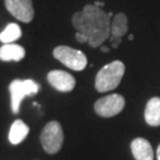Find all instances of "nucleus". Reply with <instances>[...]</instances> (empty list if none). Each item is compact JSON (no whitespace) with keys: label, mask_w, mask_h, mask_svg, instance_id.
Returning a JSON list of instances; mask_svg holds the SVG:
<instances>
[{"label":"nucleus","mask_w":160,"mask_h":160,"mask_svg":"<svg viewBox=\"0 0 160 160\" xmlns=\"http://www.w3.org/2000/svg\"><path fill=\"white\" fill-rule=\"evenodd\" d=\"M94 5H96L97 7H101L102 8V6H104V2H102V1H96Z\"/></svg>","instance_id":"nucleus-16"},{"label":"nucleus","mask_w":160,"mask_h":160,"mask_svg":"<svg viewBox=\"0 0 160 160\" xmlns=\"http://www.w3.org/2000/svg\"><path fill=\"white\" fill-rule=\"evenodd\" d=\"M5 6L16 19L23 23L32 22L34 17L32 0H5Z\"/></svg>","instance_id":"nucleus-7"},{"label":"nucleus","mask_w":160,"mask_h":160,"mask_svg":"<svg viewBox=\"0 0 160 160\" xmlns=\"http://www.w3.org/2000/svg\"><path fill=\"white\" fill-rule=\"evenodd\" d=\"M145 120L152 127L160 126V97H152L146 104Z\"/></svg>","instance_id":"nucleus-12"},{"label":"nucleus","mask_w":160,"mask_h":160,"mask_svg":"<svg viewBox=\"0 0 160 160\" xmlns=\"http://www.w3.org/2000/svg\"><path fill=\"white\" fill-rule=\"evenodd\" d=\"M22 37V29L18 24H8L5 30L0 33V40L4 44H11L14 40L19 39Z\"/></svg>","instance_id":"nucleus-14"},{"label":"nucleus","mask_w":160,"mask_h":160,"mask_svg":"<svg viewBox=\"0 0 160 160\" xmlns=\"http://www.w3.org/2000/svg\"><path fill=\"white\" fill-rule=\"evenodd\" d=\"M64 140L63 129L57 121H51L46 125L40 133V142L46 153L55 154L62 148Z\"/></svg>","instance_id":"nucleus-4"},{"label":"nucleus","mask_w":160,"mask_h":160,"mask_svg":"<svg viewBox=\"0 0 160 160\" xmlns=\"http://www.w3.org/2000/svg\"><path fill=\"white\" fill-rule=\"evenodd\" d=\"M110 16L96 5H86L72 16V25L77 32L88 38L92 48L101 46L110 36Z\"/></svg>","instance_id":"nucleus-1"},{"label":"nucleus","mask_w":160,"mask_h":160,"mask_svg":"<svg viewBox=\"0 0 160 160\" xmlns=\"http://www.w3.org/2000/svg\"><path fill=\"white\" fill-rule=\"evenodd\" d=\"M48 82L52 88L62 92H71L76 86V80L72 75L62 70H52L48 74Z\"/></svg>","instance_id":"nucleus-8"},{"label":"nucleus","mask_w":160,"mask_h":160,"mask_svg":"<svg viewBox=\"0 0 160 160\" xmlns=\"http://www.w3.org/2000/svg\"><path fill=\"white\" fill-rule=\"evenodd\" d=\"M157 158H158V160H160V145L158 146V149H157Z\"/></svg>","instance_id":"nucleus-17"},{"label":"nucleus","mask_w":160,"mask_h":160,"mask_svg":"<svg viewBox=\"0 0 160 160\" xmlns=\"http://www.w3.org/2000/svg\"><path fill=\"white\" fill-rule=\"evenodd\" d=\"M125 64L121 61H114L104 65L95 77V88L98 92H110L120 84L125 75Z\"/></svg>","instance_id":"nucleus-2"},{"label":"nucleus","mask_w":160,"mask_h":160,"mask_svg":"<svg viewBox=\"0 0 160 160\" xmlns=\"http://www.w3.org/2000/svg\"><path fill=\"white\" fill-rule=\"evenodd\" d=\"M29 126L22 120H16L11 126L8 133V140L12 145H18L25 140L29 134Z\"/></svg>","instance_id":"nucleus-13"},{"label":"nucleus","mask_w":160,"mask_h":160,"mask_svg":"<svg viewBox=\"0 0 160 160\" xmlns=\"http://www.w3.org/2000/svg\"><path fill=\"white\" fill-rule=\"evenodd\" d=\"M53 56L61 63H63L69 69H72L75 71H81L86 69L88 59L87 56L77 49H72L70 46H57L53 50Z\"/></svg>","instance_id":"nucleus-5"},{"label":"nucleus","mask_w":160,"mask_h":160,"mask_svg":"<svg viewBox=\"0 0 160 160\" xmlns=\"http://www.w3.org/2000/svg\"><path fill=\"white\" fill-rule=\"evenodd\" d=\"M101 51H102V52H108L109 49L107 48V46H102V48H101Z\"/></svg>","instance_id":"nucleus-18"},{"label":"nucleus","mask_w":160,"mask_h":160,"mask_svg":"<svg viewBox=\"0 0 160 160\" xmlns=\"http://www.w3.org/2000/svg\"><path fill=\"white\" fill-rule=\"evenodd\" d=\"M132 153L134 155L135 160H153V148L151 143L143 139V138H137L131 143Z\"/></svg>","instance_id":"nucleus-9"},{"label":"nucleus","mask_w":160,"mask_h":160,"mask_svg":"<svg viewBox=\"0 0 160 160\" xmlns=\"http://www.w3.org/2000/svg\"><path fill=\"white\" fill-rule=\"evenodd\" d=\"M11 94V108L13 114H18L20 103L29 95H33L39 92V84L33 80H14L8 87Z\"/></svg>","instance_id":"nucleus-3"},{"label":"nucleus","mask_w":160,"mask_h":160,"mask_svg":"<svg viewBox=\"0 0 160 160\" xmlns=\"http://www.w3.org/2000/svg\"><path fill=\"white\" fill-rule=\"evenodd\" d=\"M128 39L133 40V39H134V36H133V34H129V36H128Z\"/></svg>","instance_id":"nucleus-19"},{"label":"nucleus","mask_w":160,"mask_h":160,"mask_svg":"<svg viewBox=\"0 0 160 160\" xmlns=\"http://www.w3.org/2000/svg\"><path fill=\"white\" fill-rule=\"evenodd\" d=\"M76 39H77V42H80V43H88V38H87L84 34L80 33V32L76 33Z\"/></svg>","instance_id":"nucleus-15"},{"label":"nucleus","mask_w":160,"mask_h":160,"mask_svg":"<svg viewBox=\"0 0 160 160\" xmlns=\"http://www.w3.org/2000/svg\"><path fill=\"white\" fill-rule=\"evenodd\" d=\"M128 31V19L125 13H118L115 14L112 22H110V36L109 39L120 40Z\"/></svg>","instance_id":"nucleus-10"},{"label":"nucleus","mask_w":160,"mask_h":160,"mask_svg":"<svg viewBox=\"0 0 160 160\" xmlns=\"http://www.w3.org/2000/svg\"><path fill=\"white\" fill-rule=\"evenodd\" d=\"M25 57V50L19 44H4L0 48V59L4 62H19Z\"/></svg>","instance_id":"nucleus-11"},{"label":"nucleus","mask_w":160,"mask_h":160,"mask_svg":"<svg viewBox=\"0 0 160 160\" xmlns=\"http://www.w3.org/2000/svg\"><path fill=\"white\" fill-rule=\"evenodd\" d=\"M125 97L119 94H112L97 100L94 104V108L97 115L102 118H112L121 113L125 108Z\"/></svg>","instance_id":"nucleus-6"}]
</instances>
